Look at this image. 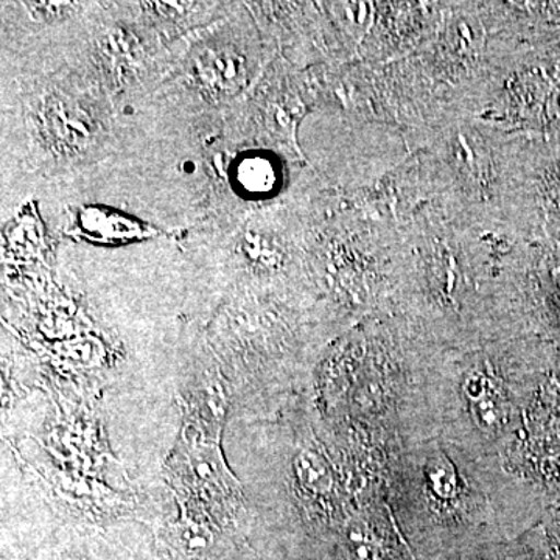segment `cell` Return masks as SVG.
Wrapping results in <instances>:
<instances>
[{"mask_svg":"<svg viewBox=\"0 0 560 560\" xmlns=\"http://www.w3.org/2000/svg\"><path fill=\"white\" fill-rule=\"evenodd\" d=\"M460 352V350H459ZM530 371L517 357L463 350L431 357L425 374L429 438L474 456H501L517 436L529 399Z\"/></svg>","mask_w":560,"mask_h":560,"instance_id":"obj_2","label":"cell"},{"mask_svg":"<svg viewBox=\"0 0 560 560\" xmlns=\"http://www.w3.org/2000/svg\"><path fill=\"white\" fill-rule=\"evenodd\" d=\"M518 495L523 490L499 456H474L438 436L390 455L386 497L415 539L467 540L499 529L523 510Z\"/></svg>","mask_w":560,"mask_h":560,"instance_id":"obj_1","label":"cell"}]
</instances>
